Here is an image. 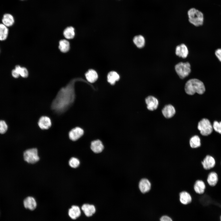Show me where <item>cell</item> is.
Returning <instances> with one entry per match:
<instances>
[{
    "label": "cell",
    "instance_id": "obj_1",
    "mask_svg": "<svg viewBox=\"0 0 221 221\" xmlns=\"http://www.w3.org/2000/svg\"><path fill=\"white\" fill-rule=\"evenodd\" d=\"M75 97L74 84L71 82L59 91L52 102V110L57 114L64 113L73 104Z\"/></svg>",
    "mask_w": 221,
    "mask_h": 221
},
{
    "label": "cell",
    "instance_id": "obj_2",
    "mask_svg": "<svg viewBox=\"0 0 221 221\" xmlns=\"http://www.w3.org/2000/svg\"><path fill=\"white\" fill-rule=\"evenodd\" d=\"M184 89L186 93L190 95H193L196 93L202 94L205 91L203 83L196 78L191 79L187 81L185 84Z\"/></svg>",
    "mask_w": 221,
    "mask_h": 221
},
{
    "label": "cell",
    "instance_id": "obj_3",
    "mask_svg": "<svg viewBox=\"0 0 221 221\" xmlns=\"http://www.w3.org/2000/svg\"><path fill=\"white\" fill-rule=\"evenodd\" d=\"M188 21L190 23L196 27L202 26L204 23L203 13L196 8H190L187 11Z\"/></svg>",
    "mask_w": 221,
    "mask_h": 221
},
{
    "label": "cell",
    "instance_id": "obj_4",
    "mask_svg": "<svg viewBox=\"0 0 221 221\" xmlns=\"http://www.w3.org/2000/svg\"><path fill=\"white\" fill-rule=\"evenodd\" d=\"M175 70L179 76L183 79L188 76L191 72V65L188 62H180L174 66Z\"/></svg>",
    "mask_w": 221,
    "mask_h": 221
},
{
    "label": "cell",
    "instance_id": "obj_5",
    "mask_svg": "<svg viewBox=\"0 0 221 221\" xmlns=\"http://www.w3.org/2000/svg\"><path fill=\"white\" fill-rule=\"evenodd\" d=\"M213 128L210 121L206 118L202 119L198 124V129L203 136H207L211 134Z\"/></svg>",
    "mask_w": 221,
    "mask_h": 221
},
{
    "label": "cell",
    "instance_id": "obj_6",
    "mask_svg": "<svg viewBox=\"0 0 221 221\" xmlns=\"http://www.w3.org/2000/svg\"><path fill=\"white\" fill-rule=\"evenodd\" d=\"M24 160L29 163L33 164L39 160L37 150L36 148H31L25 150L23 154Z\"/></svg>",
    "mask_w": 221,
    "mask_h": 221
},
{
    "label": "cell",
    "instance_id": "obj_7",
    "mask_svg": "<svg viewBox=\"0 0 221 221\" xmlns=\"http://www.w3.org/2000/svg\"><path fill=\"white\" fill-rule=\"evenodd\" d=\"M201 163L204 169L208 170L215 167L216 161L215 158L213 156L207 154L201 161Z\"/></svg>",
    "mask_w": 221,
    "mask_h": 221
},
{
    "label": "cell",
    "instance_id": "obj_8",
    "mask_svg": "<svg viewBox=\"0 0 221 221\" xmlns=\"http://www.w3.org/2000/svg\"><path fill=\"white\" fill-rule=\"evenodd\" d=\"M138 188L141 192L145 194L151 190V184L149 180L145 178L141 179L138 183Z\"/></svg>",
    "mask_w": 221,
    "mask_h": 221
},
{
    "label": "cell",
    "instance_id": "obj_9",
    "mask_svg": "<svg viewBox=\"0 0 221 221\" xmlns=\"http://www.w3.org/2000/svg\"><path fill=\"white\" fill-rule=\"evenodd\" d=\"M175 53L179 57L185 59L187 57L189 54V50L186 45L182 43L176 47Z\"/></svg>",
    "mask_w": 221,
    "mask_h": 221
},
{
    "label": "cell",
    "instance_id": "obj_10",
    "mask_svg": "<svg viewBox=\"0 0 221 221\" xmlns=\"http://www.w3.org/2000/svg\"><path fill=\"white\" fill-rule=\"evenodd\" d=\"M206 188L205 183L202 180H196L193 185V189L195 192L199 195H202L205 192Z\"/></svg>",
    "mask_w": 221,
    "mask_h": 221
},
{
    "label": "cell",
    "instance_id": "obj_11",
    "mask_svg": "<svg viewBox=\"0 0 221 221\" xmlns=\"http://www.w3.org/2000/svg\"><path fill=\"white\" fill-rule=\"evenodd\" d=\"M83 130L78 127L72 129L69 133V138L73 141H75L80 138L83 134Z\"/></svg>",
    "mask_w": 221,
    "mask_h": 221
},
{
    "label": "cell",
    "instance_id": "obj_12",
    "mask_svg": "<svg viewBox=\"0 0 221 221\" xmlns=\"http://www.w3.org/2000/svg\"><path fill=\"white\" fill-rule=\"evenodd\" d=\"M179 200L181 204L187 205L192 202V197L189 192L183 191L180 192L179 194Z\"/></svg>",
    "mask_w": 221,
    "mask_h": 221
},
{
    "label": "cell",
    "instance_id": "obj_13",
    "mask_svg": "<svg viewBox=\"0 0 221 221\" xmlns=\"http://www.w3.org/2000/svg\"><path fill=\"white\" fill-rule=\"evenodd\" d=\"M219 181V176L217 173L214 171H211L208 174L206 179L207 184L211 187H214Z\"/></svg>",
    "mask_w": 221,
    "mask_h": 221
},
{
    "label": "cell",
    "instance_id": "obj_14",
    "mask_svg": "<svg viewBox=\"0 0 221 221\" xmlns=\"http://www.w3.org/2000/svg\"><path fill=\"white\" fill-rule=\"evenodd\" d=\"M147 109L151 111L157 109L158 105L157 99L153 96H149L145 99Z\"/></svg>",
    "mask_w": 221,
    "mask_h": 221
},
{
    "label": "cell",
    "instance_id": "obj_15",
    "mask_svg": "<svg viewBox=\"0 0 221 221\" xmlns=\"http://www.w3.org/2000/svg\"><path fill=\"white\" fill-rule=\"evenodd\" d=\"M81 209L87 217L92 216L96 211V207L94 205L88 204H83L82 206Z\"/></svg>",
    "mask_w": 221,
    "mask_h": 221
},
{
    "label": "cell",
    "instance_id": "obj_16",
    "mask_svg": "<svg viewBox=\"0 0 221 221\" xmlns=\"http://www.w3.org/2000/svg\"><path fill=\"white\" fill-rule=\"evenodd\" d=\"M52 122L50 118L47 116H42L39 119L38 125L42 130H46L51 126Z\"/></svg>",
    "mask_w": 221,
    "mask_h": 221
},
{
    "label": "cell",
    "instance_id": "obj_17",
    "mask_svg": "<svg viewBox=\"0 0 221 221\" xmlns=\"http://www.w3.org/2000/svg\"><path fill=\"white\" fill-rule=\"evenodd\" d=\"M1 22L6 26L9 28L14 25L15 19L11 14L6 13L3 15L1 20Z\"/></svg>",
    "mask_w": 221,
    "mask_h": 221
},
{
    "label": "cell",
    "instance_id": "obj_18",
    "mask_svg": "<svg viewBox=\"0 0 221 221\" xmlns=\"http://www.w3.org/2000/svg\"><path fill=\"white\" fill-rule=\"evenodd\" d=\"M162 113L164 116L166 118H170L175 114L176 111L174 107L171 105H166L162 109Z\"/></svg>",
    "mask_w": 221,
    "mask_h": 221
},
{
    "label": "cell",
    "instance_id": "obj_19",
    "mask_svg": "<svg viewBox=\"0 0 221 221\" xmlns=\"http://www.w3.org/2000/svg\"><path fill=\"white\" fill-rule=\"evenodd\" d=\"M103 148V145L100 140H95L92 141L91 143V148L95 153H98L101 152Z\"/></svg>",
    "mask_w": 221,
    "mask_h": 221
},
{
    "label": "cell",
    "instance_id": "obj_20",
    "mask_svg": "<svg viewBox=\"0 0 221 221\" xmlns=\"http://www.w3.org/2000/svg\"><path fill=\"white\" fill-rule=\"evenodd\" d=\"M23 204L25 207L30 210H33L37 206L35 199L32 197L28 196L24 200Z\"/></svg>",
    "mask_w": 221,
    "mask_h": 221
},
{
    "label": "cell",
    "instance_id": "obj_21",
    "mask_svg": "<svg viewBox=\"0 0 221 221\" xmlns=\"http://www.w3.org/2000/svg\"><path fill=\"white\" fill-rule=\"evenodd\" d=\"M81 214L80 209L77 206L73 205L69 210L68 215L72 219H76Z\"/></svg>",
    "mask_w": 221,
    "mask_h": 221
},
{
    "label": "cell",
    "instance_id": "obj_22",
    "mask_svg": "<svg viewBox=\"0 0 221 221\" xmlns=\"http://www.w3.org/2000/svg\"><path fill=\"white\" fill-rule=\"evenodd\" d=\"M190 146L192 149L198 148L201 146V141L200 137L197 135L192 136L189 139Z\"/></svg>",
    "mask_w": 221,
    "mask_h": 221
},
{
    "label": "cell",
    "instance_id": "obj_23",
    "mask_svg": "<svg viewBox=\"0 0 221 221\" xmlns=\"http://www.w3.org/2000/svg\"><path fill=\"white\" fill-rule=\"evenodd\" d=\"M9 28L2 23H0V41H3L7 38Z\"/></svg>",
    "mask_w": 221,
    "mask_h": 221
},
{
    "label": "cell",
    "instance_id": "obj_24",
    "mask_svg": "<svg viewBox=\"0 0 221 221\" xmlns=\"http://www.w3.org/2000/svg\"><path fill=\"white\" fill-rule=\"evenodd\" d=\"M85 77L88 82L93 83L97 80L98 78V75L95 70L90 69L86 73Z\"/></svg>",
    "mask_w": 221,
    "mask_h": 221
},
{
    "label": "cell",
    "instance_id": "obj_25",
    "mask_svg": "<svg viewBox=\"0 0 221 221\" xmlns=\"http://www.w3.org/2000/svg\"><path fill=\"white\" fill-rule=\"evenodd\" d=\"M133 41L135 45L139 48H142L145 45V39L144 37L142 35H139L135 36Z\"/></svg>",
    "mask_w": 221,
    "mask_h": 221
},
{
    "label": "cell",
    "instance_id": "obj_26",
    "mask_svg": "<svg viewBox=\"0 0 221 221\" xmlns=\"http://www.w3.org/2000/svg\"><path fill=\"white\" fill-rule=\"evenodd\" d=\"M120 78L118 74L115 71L110 72L108 74L107 79L108 82L110 84H114L116 81H118Z\"/></svg>",
    "mask_w": 221,
    "mask_h": 221
},
{
    "label": "cell",
    "instance_id": "obj_27",
    "mask_svg": "<svg viewBox=\"0 0 221 221\" xmlns=\"http://www.w3.org/2000/svg\"><path fill=\"white\" fill-rule=\"evenodd\" d=\"M14 68L21 77L25 78L28 76V71L25 67H22L20 65H17L15 66Z\"/></svg>",
    "mask_w": 221,
    "mask_h": 221
},
{
    "label": "cell",
    "instance_id": "obj_28",
    "mask_svg": "<svg viewBox=\"0 0 221 221\" xmlns=\"http://www.w3.org/2000/svg\"><path fill=\"white\" fill-rule=\"evenodd\" d=\"M64 37L67 39L73 38L75 35V29L72 26L67 27L64 30L63 33Z\"/></svg>",
    "mask_w": 221,
    "mask_h": 221
},
{
    "label": "cell",
    "instance_id": "obj_29",
    "mask_svg": "<svg viewBox=\"0 0 221 221\" xmlns=\"http://www.w3.org/2000/svg\"><path fill=\"white\" fill-rule=\"evenodd\" d=\"M70 46L69 42L67 40L63 39L59 42V48L63 52H66L68 51Z\"/></svg>",
    "mask_w": 221,
    "mask_h": 221
},
{
    "label": "cell",
    "instance_id": "obj_30",
    "mask_svg": "<svg viewBox=\"0 0 221 221\" xmlns=\"http://www.w3.org/2000/svg\"><path fill=\"white\" fill-rule=\"evenodd\" d=\"M80 164V161L77 158L72 157L69 160V165L70 166L73 168L77 167Z\"/></svg>",
    "mask_w": 221,
    "mask_h": 221
},
{
    "label": "cell",
    "instance_id": "obj_31",
    "mask_svg": "<svg viewBox=\"0 0 221 221\" xmlns=\"http://www.w3.org/2000/svg\"><path fill=\"white\" fill-rule=\"evenodd\" d=\"M8 129L6 122L4 120H0V134H4L6 133Z\"/></svg>",
    "mask_w": 221,
    "mask_h": 221
},
{
    "label": "cell",
    "instance_id": "obj_32",
    "mask_svg": "<svg viewBox=\"0 0 221 221\" xmlns=\"http://www.w3.org/2000/svg\"><path fill=\"white\" fill-rule=\"evenodd\" d=\"M213 128L216 132L221 134V122H219L216 121H214Z\"/></svg>",
    "mask_w": 221,
    "mask_h": 221
},
{
    "label": "cell",
    "instance_id": "obj_33",
    "mask_svg": "<svg viewBox=\"0 0 221 221\" xmlns=\"http://www.w3.org/2000/svg\"><path fill=\"white\" fill-rule=\"evenodd\" d=\"M159 221H173V220L169 215H162L160 218Z\"/></svg>",
    "mask_w": 221,
    "mask_h": 221
},
{
    "label": "cell",
    "instance_id": "obj_34",
    "mask_svg": "<svg viewBox=\"0 0 221 221\" xmlns=\"http://www.w3.org/2000/svg\"><path fill=\"white\" fill-rule=\"evenodd\" d=\"M215 54L219 60L221 62V48H219L216 49Z\"/></svg>",
    "mask_w": 221,
    "mask_h": 221
},
{
    "label": "cell",
    "instance_id": "obj_35",
    "mask_svg": "<svg viewBox=\"0 0 221 221\" xmlns=\"http://www.w3.org/2000/svg\"><path fill=\"white\" fill-rule=\"evenodd\" d=\"M11 74L12 76L14 79H17L20 76V75L15 70L14 68L12 70Z\"/></svg>",
    "mask_w": 221,
    "mask_h": 221
},
{
    "label": "cell",
    "instance_id": "obj_36",
    "mask_svg": "<svg viewBox=\"0 0 221 221\" xmlns=\"http://www.w3.org/2000/svg\"><path fill=\"white\" fill-rule=\"evenodd\" d=\"M219 220H220V221H221V215H220V217H219Z\"/></svg>",
    "mask_w": 221,
    "mask_h": 221
},
{
    "label": "cell",
    "instance_id": "obj_37",
    "mask_svg": "<svg viewBox=\"0 0 221 221\" xmlns=\"http://www.w3.org/2000/svg\"><path fill=\"white\" fill-rule=\"evenodd\" d=\"M116 0V1H122V0Z\"/></svg>",
    "mask_w": 221,
    "mask_h": 221
},
{
    "label": "cell",
    "instance_id": "obj_38",
    "mask_svg": "<svg viewBox=\"0 0 221 221\" xmlns=\"http://www.w3.org/2000/svg\"></svg>",
    "mask_w": 221,
    "mask_h": 221
},
{
    "label": "cell",
    "instance_id": "obj_39",
    "mask_svg": "<svg viewBox=\"0 0 221 221\" xmlns=\"http://www.w3.org/2000/svg\"></svg>",
    "mask_w": 221,
    "mask_h": 221
},
{
    "label": "cell",
    "instance_id": "obj_40",
    "mask_svg": "<svg viewBox=\"0 0 221 221\" xmlns=\"http://www.w3.org/2000/svg\"></svg>",
    "mask_w": 221,
    "mask_h": 221
}]
</instances>
